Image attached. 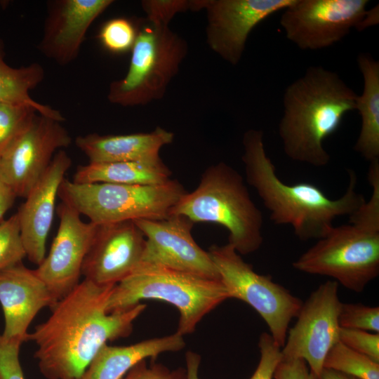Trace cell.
<instances>
[{
  "label": "cell",
  "mask_w": 379,
  "mask_h": 379,
  "mask_svg": "<svg viewBox=\"0 0 379 379\" xmlns=\"http://www.w3.org/2000/svg\"><path fill=\"white\" fill-rule=\"evenodd\" d=\"M114 286L84 279L57 302L46 321L28 333L27 341L37 346L34 356L44 377L79 379L104 345L131 333L146 305L107 313Z\"/></svg>",
  "instance_id": "cell-1"
},
{
  "label": "cell",
  "mask_w": 379,
  "mask_h": 379,
  "mask_svg": "<svg viewBox=\"0 0 379 379\" xmlns=\"http://www.w3.org/2000/svg\"><path fill=\"white\" fill-rule=\"evenodd\" d=\"M242 143L246 182L269 211L270 220L275 225L291 226L301 241L324 237L337 218L350 216L366 201L357 191V178L352 170L347 171L349 182L345 193L332 199L311 182H284L267 154L262 131L248 130Z\"/></svg>",
  "instance_id": "cell-2"
},
{
  "label": "cell",
  "mask_w": 379,
  "mask_h": 379,
  "mask_svg": "<svg viewBox=\"0 0 379 379\" xmlns=\"http://www.w3.org/2000/svg\"><path fill=\"white\" fill-rule=\"evenodd\" d=\"M357 97L337 73L310 67L284 94L278 133L286 155L314 167L326 166L331 156L324 142L348 112L356 110Z\"/></svg>",
  "instance_id": "cell-3"
},
{
  "label": "cell",
  "mask_w": 379,
  "mask_h": 379,
  "mask_svg": "<svg viewBox=\"0 0 379 379\" xmlns=\"http://www.w3.org/2000/svg\"><path fill=\"white\" fill-rule=\"evenodd\" d=\"M349 217V224L333 226L292 265L361 293L379 274V196L372 194Z\"/></svg>",
  "instance_id": "cell-4"
},
{
  "label": "cell",
  "mask_w": 379,
  "mask_h": 379,
  "mask_svg": "<svg viewBox=\"0 0 379 379\" xmlns=\"http://www.w3.org/2000/svg\"><path fill=\"white\" fill-rule=\"evenodd\" d=\"M185 216L194 223L224 227L229 241L240 255L258 250L263 242L262 215L250 196L243 177L225 162L208 166L194 190L179 199L171 215Z\"/></svg>",
  "instance_id": "cell-5"
},
{
  "label": "cell",
  "mask_w": 379,
  "mask_h": 379,
  "mask_svg": "<svg viewBox=\"0 0 379 379\" xmlns=\"http://www.w3.org/2000/svg\"><path fill=\"white\" fill-rule=\"evenodd\" d=\"M228 298L220 280L141 262L114 286L106 312L124 310L142 300H161L179 312L176 332L183 336L193 333L207 314Z\"/></svg>",
  "instance_id": "cell-6"
},
{
  "label": "cell",
  "mask_w": 379,
  "mask_h": 379,
  "mask_svg": "<svg viewBox=\"0 0 379 379\" xmlns=\"http://www.w3.org/2000/svg\"><path fill=\"white\" fill-rule=\"evenodd\" d=\"M168 24L147 18L139 21L127 73L109 84L111 103L133 107L163 98L187 53L186 41Z\"/></svg>",
  "instance_id": "cell-7"
},
{
  "label": "cell",
  "mask_w": 379,
  "mask_h": 379,
  "mask_svg": "<svg viewBox=\"0 0 379 379\" xmlns=\"http://www.w3.org/2000/svg\"><path fill=\"white\" fill-rule=\"evenodd\" d=\"M187 192L177 180L154 185L96 182L76 183L64 179L58 197L95 225L168 217Z\"/></svg>",
  "instance_id": "cell-8"
},
{
  "label": "cell",
  "mask_w": 379,
  "mask_h": 379,
  "mask_svg": "<svg viewBox=\"0 0 379 379\" xmlns=\"http://www.w3.org/2000/svg\"><path fill=\"white\" fill-rule=\"evenodd\" d=\"M208 252L230 298L252 307L267 324L275 343L282 348L288 325L297 317L303 302L273 281L270 275L255 272L230 244L211 245Z\"/></svg>",
  "instance_id": "cell-9"
},
{
  "label": "cell",
  "mask_w": 379,
  "mask_h": 379,
  "mask_svg": "<svg viewBox=\"0 0 379 379\" xmlns=\"http://www.w3.org/2000/svg\"><path fill=\"white\" fill-rule=\"evenodd\" d=\"M367 0H293L280 18L286 37L305 51L328 48L366 27Z\"/></svg>",
  "instance_id": "cell-10"
},
{
  "label": "cell",
  "mask_w": 379,
  "mask_h": 379,
  "mask_svg": "<svg viewBox=\"0 0 379 379\" xmlns=\"http://www.w3.org/2000/svg\"><path fill=\"white\" fill-rule=\"evenodd\" d=\"M341 304L335 281L328 280L312 292L302 303L296 323L288 331L281 349L282 359H304L317 379L327 353L339 341Z\"/></svg>",
  "instance_id": "cell-11"
},
{
  "label": "cell",
  "mask_w": 379,
  "mask_h": 379,
  "mask_svg": "<svg viewBox=\"0 0 379 379\" xmlns=\"http://www.w3.org/2000/svg\"><path fill=\"white\" fill-rule=\"evenodd\" d=\"M72 138L60 122L37 113L0 157V179L25 198L46 172L55 152Z\"/></svg>",
  "instance_id": "cell-12"
},
{
  "label": "cell",
  "mask_w": 379,
  "mask_h": 379,
  "mask_svg": "<svg viewBox=\"0 0 379 379\" xmlns=\"http://www.w3.org/2000/svg\"><path fill=\"white\" fill-rule=\"evenodd\" d=\"M293 0H194L195 11L205 9L206 41L232 65L241 60L250 33L262 21Z\"/></svg>",
  "instance_id": "cell-13"
},
{
  "label": "cell",
  "mask_w": 379,
  "mask_h": 379,
  "mask_svg": "<svg viewBox=\"0 0 379 379\" xmlns=\"http://www.w3.org/2000/svg\"><path fill=\"white\" fill-rule=\"evenodd\" d=\"M133 222L145 237L142 262L220 280L208 252L192 237L194 223L190 219L173 214L161 220Z\"/></svg>",
  "instance_id": "cell-14"
},
{
  "label": "cell",
  "mask_w": 379,
  "mask_h": 379,
  "mask_svg": "<svg viewBox=\"0 0 379 379\" xmlns=\"http://www.w3.org/2000/svg\"><path fill=\"white\" fill-rule=\"evenodd\" d=\"M60 219L48 256L34 270L56 302L80 282L81 267L97 231L98 225L84 222L80 214L64 202L57 207Z\"/></svg>",
  "instance_id": "cell-15"
},
{
  "label": "cell",
  "mask_w": 379,
  "mask_h": 379,
  "mask_svg": "<svg viewBox=\"0 0 379 379\" xmlns=\"http://www.w3.org/2000/svg\"><path fill=\"white\" fill-rule=\"evenodd\" d=\"M145 237L133 221L98 225L81 275L102 286L115 285L142 262Z\"/></svg>",
  "instance_id": "cell-16"
},
{
  "label": "cell",
  "mask_w": 379,
  "mask_h": 379,
  "mask_svg": "<svg viewBox=\"0 0 379 379\" xmlns=\"http://www.w3.org/2000/svg\"><path fill=\"white\" fill-rule=\"evenodd\" d=\"M112 0H55L48 2L39 49L59 65L74 61L92 22Z\"/></svg>",
  "instance_id": "cell-17"
},
{
  "label": "cell",
  "mask_w": 379,
  "mask_h": 379,
  "mask_svg": "<svg viewBox=\"0 0 379 379\" xmlns=\"http://www.w3.org/2000/svg\"><path fill=\"white\" fill-rule=\"evenodd\" d=\"M71 166L67 153L58 151L16 213L26 257L37 266L46 257V241L54 218L56 197Z\"/></svg>",
  "instance_id": "cell-18"
},
{
  "label": "cell",
  "mask_w": 379,
  "mask_h": 379,
  "mask_svg": "<svg viewBox=\"0 0 379 379\" xmlns=\"http://www.w3.org/2000/svg\"><path fill=\"white\" fill-rule=\"evenodd\" d=\"M57 302L34 270L22 262L0 270V304L6 339L27 341V328L38 312L45 307L52 308Z\"/></svg>",
  "instance_id": "cell-19"
},
{
  "label": "cell",
  "mask_w": 379,
  "mask_h": 379,
  "mask_svg": "<svg viewBox=\"0 0 379 379\" xmlns=\"http://www.w3.org/2000/svg\"><path fill=\"white\" fill-rule=\"evenodd\" d=\"M174 133L161 127L150 132L121 135L90 133L78 136L75 145L89 163H110L154 159L160 149L172 143Z\"/></svg>",
  "instance_id": "cell-20"
},
{
  "label": "cell",
  "mask_w": 379,
  "mask_h": 379,
  "mask_svg": "<svg viewBox=\"0 0 379 379\" xmlns=\"http://www.w3.org/2000/svg\"><path fill=\"white\" fill-rule=\"evenodd\" d=\"M185 345L183 336L175 332L127 346L104 345L79 379H121L142 360H152L166 352H176Z\"/></svg>",
  "instance_id": "cell-21"
},
{
  "label": "cell",
  "mask_w": 379,
  "mask_h": 379,
  "mask_svg": "<svg viewBox=\"0 0 379 379\" xmlns=\"http://www.w3.org/2000/svg\"><path fill=\"white\" fill-rule=\"evenodd\" d=\"M172 171L161 157L145 161L88 163L79 166L73 175L76 183L105 182L130 185H154L171 178Z\"/></svg>",
  "instance_id": "cell-22"
},
{
  "label": "cell",
  "mask_w": 379,
  "mask_h": 379,
  "mask_svg": "<svg viewBox=\"0 0 379 379\" xmlns=\"http://www.w3.org/2000/svg\"><path fill=\"white\" fill-rule=\"evenodd\" d=\"M357 60L364 87L356 104L361 127L354 149L371 162L379 160V62L365 53H359Z\"/></svg>",
  "instance_id": "cell-23"
},
{
  "label": "cell",
  "mask_w": 379,
  "mask_h": 379,
  "mask_svg": "<svg viewBox=\"0 0 379 379\" xmlns=\"http://www.w3.org/2000/svg\"><path fill=\"white\" fill-rule=\"evenodd\" d=\"M3 43L0 40V102H22L36 109L43 116L61 122L62 114L48 105L33 100L29 91L36 88L44 78L42 66L36 62L20 68L10 67L4 61Z\"/></svg>",
  "instance_id": "cell-24"
},
{
  "label": "cell",
  "mask_w": 379,
  "mask_h": 379,
  "mask_svg": "<svg viewBox=\"0 0 379 379\" xmlns=\"http://www.w3.org/2000/svg\"><path fill=\"white\" fill-rule=\"evenodd\" d=\"M324 368L333 369L358 379H379V363L338 341L327 353Z\"/></svg>",
  "instance_id": "cell-25"
},
{
  "label": "cell",
  "mask_w": 379,
  "mask_h": 379,
  "mask_svg": "<svg viewBox=\"0 0 379 379\" xmlns=\"http://www.w3.org/2000/svg\"><path fill=\"white\" fill-rule=\"evenodd\" d=\"M37 113L35 108L25 103L0 102V157Z\"/></svg>",
  "instance_id": "cell-26"
},
{
  "label": "cell",
  "mask_w": 379,
  "mask_h": 379,
  "mask_svg": "<svg viewBox=\"0 0 379 379\" xmlns=\"http://www.w3.org/2000/svg\"><path fill=\"white\" fill-rule=\"evenodd\" d=\"M137 25L128 19H110L102 26L98 38L105 49L112 53L131 51L136 39Z\"/></svg>",
  "instance_id": "cell-27"
},
{
  "label": "cell",
  "mask_w": 379,
  "mask_h": 379,
  "mask_svg": "<svg viewBox=\"0 0 379 379\" xmlns=\"http://www.w3.org/2000/svg\"><path fill=\"white\" fill-rule=\"evenodd\" d=\"M26 252L15 213L0 223V270L22 261Z\"/></svg>",
  "instance_id": "cell-28"
},
{
  "label": "cell",
  "mask_w": 379,
  "mask_h": 379,
  "mask_svg": "<svg viewBox=\"0 0 379 379\" xmlns=\"http://www.w3.org/2000/svg\"><path fill=\"white\" fill-rule=\"evenodd\" d=\"M340 327L379 333V307L359 303L341 304Z\"/></svg>",
  "instance_id": "cell-29"
},
{
  "label": "cell",
  "mask_w": 379,
  "mask_h": 379,
  "mask_svg": "<svg viewBox=\"0 0 379 379\" xmlns=\"http://www.w3.org/2000/svg\"><path fill=\"white\" fill-rule=\"evenodd\" d=\"M339 341L379 363V333L340 327Z\"/></svg>",
  "instance_id": "cell-30"
},
{
  "label": "cell",
  "mask_w": 379,
  "mask_h": 379,
  "mask_svg": "<svg viewBox=\"0 0 379 379\" xmlns=\"http://www.w3.org/2000/svg\"><path fill=\"white\" fill-rule=\"evenodd\" d=\"M258 347L260 352V361L250 379H272L276 366L282 359L281 348L275 343L272 335L266 332L260 335Z\"/></svg>",
  "instance_id": "cell-31"
},
{
  "label": "cell",
  "mask_w": 379,
  "mask_h": 379,
  "mask_svg": "<svg viewBox=\"0 0 379 379\" xmlns=\"http://www.w3.org/2000/svg\"><path fill=\"white\" fill-rule=\"evenodd\" d=\"M20 339H6L0 334V379H25L19 354Z\"/></svg>",
  "instance_id": "cell-32"
},
{
  "label": "cell",
  "mask_w": 379,
  "mask_h": 379,
  "mask_svg": "<svg viewBox=\"0 0 379 379\" xmlns=\"http://www.w3.org/2000/svg\"><path fill=\"white\" fill-rule=\"evenodd\" d=\"M141 4L145 18L167 23L178 13L192 8V1L186 0H145Z\"/></svg>",
  "instance_id": "cell-33"
},
{
  "label": "cell",
  "mask_w": 379,
  "mask_h": 379,
  "mask_svg": "<svg viewBox=\"0 0 379 379\" xmlns=\"http://www.w3.org/2000/svg\"><path fill=\"white\" fill-rule=\"evenodd\" d=\"M152 360L147 365L146 359L133 366L121 379H185V369L170 370L161 364Z\"/></svg>",
  "instance_id": "cell-34"
},
{
  "label": "cell",
  "mask_w": 379,
  "mask_h": 379,
  "mask_svg": "<svg viewBox=\"0 0 379 379\" xmlns=\"http://www.w3.org/2000/svg\"><path fill=\"white\" fill-rule=\"evenodd\" d=\"M274 379H316L304 359H281L276 366Z\"/></svg>",
  "instance_id": "cell-35"
},
{
  "label": "cell",
  "mask_w": 379,
  "mask_h": 379,
  "mask_svg": "<svg viewBox=\"0 0 379 379\" xmlns=\"http://www.w3.org/2000/svg\"><path fill=\"white\" fill-rule=\"evenodd\" d=\"M17 195L13 190L0 179V223L6 212L13 205Z\"/></svg>",
  "instance_id": "cell-36"
},
{
  "label": "cell",
  "mask_w": 379,
  "mask_h": 379,
  "mask_svg": "<svg viewBox=\"0 0 379 379\" xmlns=\"http://www.w3.org/2000/svg\"><path fill=\"white\" fill-rule=\"evenodd\" d=\"M186 369L185 379H199L198 372L201 357L196 352L188 351L185 355Z\"/></svg>",
  "instance_id": "cell-37"
},
{
  "label": "cell",
  "mask_w": 379,
  "mask_h": 379,
  "mask_svg": "<svg viewBox=\"0 0 379 379\" xmlns=\"http://www.w3.org/2000/svg\"><path fill=\"white\" fill-rule=\"evenodd\" d=\"M317 379H358L356 377L330 368H324Z\"/></svg>",
  "instance_id": "cell-38"
}]
</instances>
